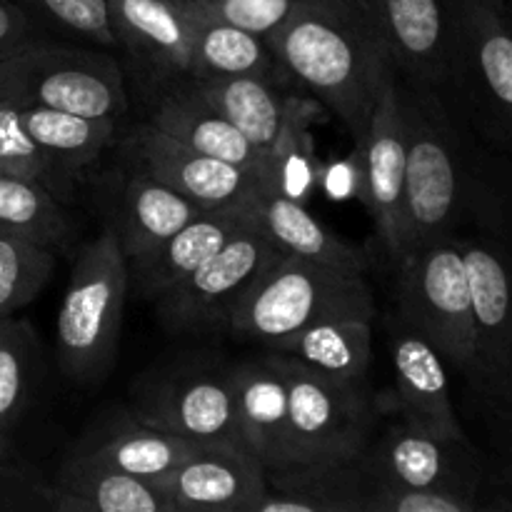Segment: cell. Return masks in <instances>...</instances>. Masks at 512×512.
Instances as JSON below:
<instances>
[{
  "mask_svg": "<svg viewBox=\"0 0 512 512\" xmlns=\"http://www.w3.org/2000/svg\"><path fill=\"white\" fill-rule=\"evenodd\" d=\"M400 98L408 145L400 255L473 235L510 243V195L478 130L433 85L400 78Z\"/></svg>",
  "mask_w": 512,
  "mask_h": 512,
  "instance_id": "6da1fadb",
  "label": "cell"
},
{
  "mask_svg": "<svg viewBox=\"0 0 512 512\" xmlns=\"http://www.w3.org/2000/svg\"><path fill=\"white\" fill-rule=\"evenodd\" d=\"M265 43L285 73L360 143L393 68L363 0H295L290 18Z\"/></svg>",
  "mask_w": 512,
  "mask_h": 512,
  "instance_id": "7a4b0ae2",
  "label": "cell"
},
{
  "mask_svg": "<svg viewBox=\"0 0 512 512\" xmlns=\"http://www.w3.org/2000/svg\"><path fill=\"white\" fill-rule=\"evenodd\" d=\"M438 90L483 138L512 145V15L505 0H443Z\"/></svg>",
  "mask_w": 512,
  "mask_h": 512,
  "instance_id": "3957f363",
  "label": "cell"
},
{
  "mask_svg": "<svg viewBox=\"0 0 512 512\" xmlns=\"http://www.w3.org/2000/svg\"><path fill=\"white\" fill-rule=\"evenodd\" d=\"M378 303L365 273L280 253L230 315L228 333L270 345L290 333L340 318L375 320Z\"/></svg>",
  "mask_w": 512,
  "mask_h": 512,
  "instance_id": "277c9868",
  "label": "cell"
},
{
  "mask_svg": "<svg viewBox=\"0 0 512 512\" xmlns=\"http://www.w3.org/2000/svg\"><path fill=\"white\" fill-rule=\"evenodd\" d=\"M130 270L115 230L103 228L75 255L55 320V348L65 378L98 385L118 358Z\"/></svg>",
  "mask_w": 512,
  "mask_h": 512,
  "instance_id": "5b68a950",
  "label": "cell"
},
{
  "mask_svg": "<svg viewBox=\"0 0 512 512\" xmlns=\"http://www.w3.org/2000/svg\"><path fill=\"white\" fill-rule=\"evenodd\" d=\"M288 388L295 463H355L368 455L385 415L370 380H343L265 350Z\"/></svg>",
  "mask_w": 512,
  "mask_h": 512,
  "instance_id": "8992f818",
  "label": "cell"
},
{
  "mask_svg": "<svg viewBox=\"0 0 512 512\" xmlns=\"http://www.w3.org/2000/svg\"><path fill=\"white\" fill-rule=\"evenodd\" d=\"M0 103L120 120L128 110L123 65L115 50L40 38L0 60Z\"/></svg>",
  "mask_w": 512,
  "mask_h": 512,
  "instance_id": "52a82bcc",
  "label": "cell"
},
{
  "mask_svg": "<svg viewBox=\"0 0 512 512\" xmlns=\"http://www.w3.org/2000/svg\"><path fill=\"white\" fill-rule=\"evenodd\" d=\"M395 313L408 320L465 380L473 373L475 325L468 270L458 240L420 245L400 255Z\"/></svg>",
  "mask_w": 512,
  "mask_h": 512,
  "instance_id": "ba28073f",
  "label": "cell"
},
{
  "mask_svg": "<svg viewBox=\"0 0 512 512\" xmlns=\"http://www.w3.org/2000/svg\"><path fill=\"white\" fill-rule=\"evenodd\" d=\"M130 413L198 443L238 440L233 373L213 355H185L145 370L130 388Z\"/></svg>",
  "mask_w": 512,
  "mask_h": 512,
  "instance_id": "9c48e42d",
  "label": "cell"
},
{
  "mask_svg": "<svg viewBox=\"0 0 512 512\" xmlns=\"http://www.w3.org/2000/svg\"><path fill=\"white\" fill-rule=\"evenodd\" d=\"M280 253L285 250L275 245L255 218L213 258L153 300L160 323L173 335H208L215 330L228 333L230 315L260 270Z\"/></svg>",
  "mask_w": 512,
  "mask_h": 512,
  "instance_id": "30bf717a",
  "label": "cell"
},
{
  "mask_svg": "<svg viewBox=\"0 0 512 512\" xmlns=\"http://www.w3.org/2000/svg\"><path fill=\"white\" fill-rule=\"evenodd\" d=\"M375 493L383 490H438L458 495L488 510L480 500L488 480V463L468 438H435L393 420L378 433L365 455ZM375 498V495H373Z\"/></svg>",
  "mask_w": 512,
  "mask_h": 512,
  "instance_id": "8fae6325",
  "label": "cell"
},
{
  "mask_svg": "<svg viewBox=\"0 0 512 512\" xmlns=\"http://www.w3.org/2000/svg\"><path fill=\"white\" fill-rule=\"evenodd\" d=\"M115 148L125 168L160 180L203 208L250 203L273 193V185L263 175L198 153L148 120L120 135Z\"/></svg>",
  "mask_w": 512,
  "mask_h": 512,
  "instance_id": "7c38bea8",
  "label": "cell"
},
{
  "mask_svg": "<svg viewBox=\"0 0 512 512\" xmlns=\"http://www.w3.org/2000/svg\"><path fill=\"white\" fill-rule=\"evenodd\" d=\"M473 298L475 360L468 385L480 400L512 380V250L495 238H460Z\"/></svg>",
  "mask_w": 512,
  "mask_h": 512,
  "instance_id": "4fadbf2b",
  "label": "cell"
},
{
  "mask_svg": "<svg viewBox=\"0 0 512 512\" xmlns=\"http://www.w3.org/2000/svg\"><path fill=\"white\" fill-rule=\"evenodd\" d=\"M355 158L360 168L358 198L368 208L380 243L388 253L390 265L400 258V223H403L405 198V113L400 98V78L395 65L380 85L378 100L370 113L368 128L360 143H355Z\"/></svg>",
  "mask_w": 512,
  "mask_h": 512,
  "instance_id": "5bb4252c",
  "label": "cell"
},
{
  "mask_svg": "<svg viewBox=\"0 0 512 512\" xmlns=\"http://www.w3.org/2000/svg\"><path fill=\"white\" fill-rule=\"evenodd\" d=\"M170 512H255L268 470L238 440H210L158 480Z\"/></svg>",
  "mask_w": 512,
  "mask_h": 512,
  "instance_id": "9a60e30c",
  "label": "cell"
},
{
  "mask_svg": "<svg viewBox=\"0 0 512 512\" xmlns=\"http://www.w3.org/2000/svg\"><path fill=\"white\" fill-rule=\"evenodd\" d=\"M393 360L395 390L383 398L385 413L435 438H468L450 398L448 365L443 355L408 323L393 313L385 323Z\"/></svg>",
  "mask_w": 512,
  "mask_h": 512,
  "instance_id": "2e32d148",
  "label": "cell"
},
{
  "mask_svg": "<svg viewBox=\"0 0 512 512\" xmlns=\"http://www.w3.org/2000/svg\"><path fill=\"white\" fill-rule=\"evenodd\" d=\"M108 15L145 98L173 80L193 78V45L178 0H108Z\"/></svg>",
  "mask_w": 512,
  "mask_h": 512,
  "instance_id": "e0dca14e",
  "label": "cell"
},
{
  "mask_svg": "<svg viewBox=\"0 0 512 512\" xmlns=\"http://www.w3.org/2000/svg\"><path fill=\"white\" fill-rule=\"evenodd\" d=\"M255 220V200L205 208L190 223L158 245L128 260L130 288L143 300H155L213 258L233 235Z\"/></svg>",
  "mask_w": 512,
  "mask_h": 512,
  "instance_id": "ac0fdd59",
  "label": "cell"
},
{
  "mask_svg": "<svg viewBox=\"0 0 512 512\" xmlns=\"http://www.w3.org/2000/svg\"><path fill=\"white\" fill-rule=\"evenodd\" d=\"M148 123L198 153L270 180V158L260 153L233 123L223 118L195 88L193 78H180L148 95Z\"/></svg>",
  "mask_w": 512,
  "mask_h": 512,
  "instance_id": "d6986e66",
  "label": "cell"
},
{
  "mask_svg": "<svg viewBox=\"0 0 512 512\" xmlns=\"http://www.w3.org/2000/svg\"><path fill=\"white\" fill-rule=\"evenodd\" d=\"M235 390V435L265 470L293 468L295 448L288 418V388L268 353L230 363Z\"/></svg>",
  "mask_w": 512,
  "mask_h": 512,
  "instance_id": "ffe728a7",
  "label": "cell"
},
{
  "mask_svg": "<svg viewBox=\"0 0 512 512\" xmlns=\"http://www.w3.org/2000/svg\"><path fill=\"white\" fill-rule=\"evenodd\" d=\"M375 485L363 460L303 463L268 470V490L255 512H370Z\"/></svg>",
  "mask_w": 512,
  "mask_h": 512,
  "instance_id": "44dd1931",
  "label": "cell"
},
{
  "mask_svg": "<svg viewBox=\"0 0 512 512\" xmlns=\"http://www.w3.org/2000/svg\"><path fill=\"white\" fill-rule=\"evenodd\" d=\"M400 78L443 85V0H363Z\"/></svg>",
  "mask_w": 512,
  "mask_h": 512,
  "instance_id": "7402d4cb",
  "label": "cell"
},
{
  "mask_svg": "<svg viewBox=\"0 0 512 512\" xmlns=\"http://www.w3.org/2000/svg\"><path fill=\"white\" fill-rule=\"evenodd\" d=\"M78 448L88 450L123 473L158 483L198 448V440L153 428L135 418L130 410H118L100 420L95 430L80 440Z\"/></svg>",
  "mask_w": 512,
  "mask_h": 512,
  "instance_id": "603a6c76",
  "label": "cell"
},
{
  "mask_svg": "<svg viewBox=\"0 0 512 512\" xmlns=\"http://www.w3.org/2000/svg\"><path fill=\"white\" fill-rule=\"evenodd\" d=\"M193 45L195 75H258L280 80L283 65L263 38L225 23L203 0H178Z\"/></svg>",
  "mask_w": 512,
  "mask_h": 512,
  "instance_id": "cb8c5ba5",
  "label": "cell"
},
{
  "mask_svg": "<svg viewBox=\"0 0 512 512\" xmlns=\"http://www.w3.org/2000/svg\"><path fill=\"white\" fill-rule=\"evenodd\" d=\"M125 183L120 188L115 220L110 228L115 230L125 258L133 260L145 250L158 245L175 230L203 213V205L193 203L185 195L175 193L150 175L135 173L125 168Z\"/></svg>",
  "mask_w": 512,
  "mask_h": 512,
  "instance_id": "d4e9b609",
  "label": "cell"
},
{
  "mask_svg": "<svg viewBox=\"0 0 512 512\" xmlns=\"http://www.w3.org/2000/svg\"><path fill=\"white\" fill-rule=\"evenodd\" d=\"M265 350L288 355L310 370L343 380H365L373 358V320L340 318L290 333Z\"/></svg>",
  "mask_w": 512,
  "mask_h": 512,
  "instance_id": "484cf974",
  "label": "cell"
},
{
  "mask_svg": "<svg viewBox=\"0 0 512 512\" xmlns=\"http://www.w3.org/2000/svg\"><path fill=\"white\" fill-rule=\"evenodd\" d=\"M193 83L200 95L260 153L270 155L283 125L288 100L280 80L258 75H200L193 78Z\"/></svg>",
  "mask_w": 512,
  "mask_h": 512,
  "instance_id": "4316f807",
  "label": "cell"
},
{
  "mask_svg": "<svg viewBox=\"0 0 512 512\" xmlns=\"http://www.w3.org/2000/svg\"><path fill=\"white\" fill-rule=\"evenodd\" d=\"M53 488L83 500L90 512H170L158 483L123 473L83 448L65 458Z\"/></svg>",
  "mask_w": 512,
  "mask_h": 512,
  "instance_id": "83f0119b",
  "label": "cell"
},
{
  "mask_svg": "<svg viewBox=\"0 0 512 512\" xmlns=\"http://www.w3.org/2000/svg\"><path fill=\"white\" fill-rule=\"evenodd\" d=\"M255 218L285 253L318 260L325 265H338V268L360 270V273L368 268L363 250L330 233L313 213H308L305 203L268 193L255 200Z\"/></svg>",
  "mask_w": 512,
  "mask_h": 512,
  "instance_id": "f1b7e54d",
  "label": "cell"
},
{
  "mask_svg": "<svg viewBox=\"0 0 512 512\" xmlns=\"http://www.w3.org/2000/svg\"><path fill=\"white\" fill-rule=\"evenodd\" d=\"M25 133L65 170L83 175L120 138L118 118H90L53 108H18Z\"/></svg>",
  "mask_w": 512,
  "mask_h": 512,
  "instance_id": "f546056e",
  "label": "cell"
},
{
  "mask_svg": "<svg viewBox=\"0 0 512 512\" xmlns=\"http://www.w3.org/2000/svg\"><path fill=\"white\" fill-rule=\"evenodd\" d=\"M320 118H323V105L313 95L305 98V95L288 93L283 125L268 155L273 193L305 203L310 193L318 190L320 163L315 160L310 128Z\"/></svg>",
  "mask_w": 512,
  "mask_h": 512,
  "instance_id": "4dcf8cb0",
  "label": "cell"
},
{
  "mask_svg": "<svg viewBox=\"0 0 512 512\" xmlns=\"http://www.w3.org/2000/svg\"><path fill=\"white\" fill-rule=\"evenodd\" d=\"M0 230L45 245L55 253L75 235L68 205L43 185L10 173H0Z\"/></svg>",
  "mask_w": 512,
  "mask_h": 512,
  "instance_id": "1f68e13d",
  "label": "cell"
},
{
  "mask_svg": "<svg viewBox=\"0 0 512 512\" xmlns=\"http://www.w3.org/2000/svg\"><path fill=\"white\" fill-rule=\"evenodd\" d=\"M40 373V345L28 320H0V433L10 435L33 400Z\"/></svg>",
  "mask_w": 512,
  "mask_h": 512,
  "instance_id": "d6a6232c",
  "label": "cell"
},
{
  "mask_svg": "<svg viewBox=\"0 0 512 512\" xmlns=\"http://www.w3.org/2000/svg\"><path fill=\"white\" fill-rule=\"evenodd\" d=\"M0 173L33 180L65 205L78 200L80 175L70 173L58 160L50 158L25 133L23 123H20V110L8 103H0Z\"/></svg>",
  "mask_w": 512,
  "mask_h": 512,
  "instance_id": "836d02e7",
  "label": "cell"
},
{
  "mask_svg": "<svg viewBox=\"0 0 512 512\" xmlns=\"http://www.w3.org/2000/svg\"><path fill=\"white\" fill-rule=\"evenodd\" d=\"M55 270V250L0 230V318L33 303Z\"/></svg>",
  "mask_w": 512,
  "mask_h": 512,
  "instance_id": "e575fe53",
  "label": "cell"
},
{
  "mask_svg": "<svg viewBox=\"0 0 512 512\" xmlns=\"http://www.w3.org/2000/svg\"><path fill=\"white\" fill-rule=\"evenodd\" d=\"M18 3L48 23L68 30L75 38L88 40L98 48L118 50L110 28L108 0H18Z\"/></svg>",
  "mask_w": 512,
  "mask_h": 512,
  "instance_id": "d590c367",
  "label": "cell"
},
{
  "mask_svg": "<svg viewBox=\"0 0 512 512\" xmlns=\"http://www.w3.org/2000/svg\"><path fill=\"white\" fill-rule=\"evenodd\" d=\"M203 3L225 23L248 30L263 40L273 35L295 8V0H203Z\"/></svg>",
  "mask_w": 512,
  "mask_h": 512,
  "instance_id": "8d00e7d4",
  "label": "cell"
},
{
  "mask_svg": "<svg viewBox=\"0 0 512 512\" xmlns=\"http://www.w3.org/2000/svg\"><path fill=\"white\" fill-rule=\"evenodd\" d=\"M493 438V465L500 485L512 490V380L498 393L483 398Z\"/></svg>",
  "mask_w": 512,
  "mask_h": 512,
  "instance_id": "74e56055",
  "label": "cell"
},
{
  "mask_svg": "<svg viewBox=\"0 0 512 512\" xmlns=\"http://www.w3.org/2000/svg\"><path fill=\"white\" fill-rule=\"evenodd\" d=\"M478 503L438 490H383L375 493L370 512H475Z\"/></svg>",
  "mask_w": 512,
  "mask_h": 512,
  "instance_id": "f35d334b",
  "label": "cell"
},
{
  "mask_svg": "<svg viewBox=\"0 0 512 512\" xmlns=\"http://www.w3.org/2000/svg\"><path fill=\"white\" fill-rule=\"evenodd\" d=\"M40 40L33 13L18 0H0V60Z\"/></svg>",
  "mask_w": 512,
  "mask_h": 512,
  "instance_id": "ab89813d",
  "label": "cell"
},
{
  "mask_svg": "<svg viewBox=\"0 0 512 512\" xmlns=\"http://www.w3.org/2000/svg\"><path fill=\"white\" fill-rule=\"evenodd\" d=\"M318 188H323V193L330 200H348L353 195H358L360 188V168L358 158L340 160L333 165H320L318 173Z\"/></svg>",
  "mask_w": 512,
  "mask_h": 512,
  "instance_id": "60d3db41",
  "label": "cell"
},
{
  "mask_svg": "<svg viewBox=\"0 0 512 512\" xmlns=\"http://www.w3.org/2000/svg\"><path fill=\"white\" fill-rule=\"evenodd\" d=\"M25 478V473H20L18 458H15V448L10 435L0 433V483L3 485H15Z\"/></svg>",
  "mask_w": 512,
  "mask_h": 512,
  "instance_id": "b9f144b4",
  "label": "cell"
},
{
  "mask_svg": "<svg viewBox=\"0 0 512 512\" xmlns=\"http://www.w3.org/2000/svg\"><path fill=\"white\" fill-rule=\"evenodd\" d=\"M0 320H3V318H0Z\"/></svg>",
  "mask_w": 512,
  "mask_h": 512,
  "instance_id": "7bdbcfd3",
  "label": "cell"
}]
</instances>
